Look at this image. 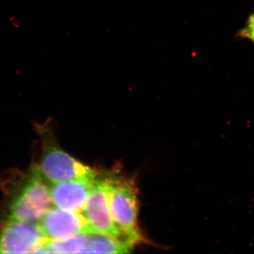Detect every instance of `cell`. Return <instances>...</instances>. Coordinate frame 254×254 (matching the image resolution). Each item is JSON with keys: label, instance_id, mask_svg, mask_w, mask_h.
Masks as SVG:
<instances>
[{"label": "cell", "instance_id": "6da1fadb", "mask_svg": "<svg viewBox=\"0 0 254 254\" xmlns=\"http://www.w3.org/2000/svg\"><path fill=\"white\" fill-rule=\"evenodd\" d=\"M109 184L110 211L114 221L124 237L133 245L142 241L138 227V200L136 185L131 180L110 175Z\"/></svg>", "mask_w": 254, "mask_h": 254}, {"label": "cell", "instance_id": "7a4b0ae2", "mask_svg": "<svg viewBox=\"0 0 254 254\" xmlns=\"http://www.w3.org/2000/svg\"><path fill=\"white\" fill-rule=\"evenodd\" d=\"M50 189L37 170L13 200L10 219L24 222L41 220L51 207Z\"/></svg>", "mask_w": 254, "mask_h": 254}, {"label": "cell", "instance_id": "3957f363", "mask_svg": "<svg viewBox=\"0 0 254 254\" xmlns=\"http://www.w3.org/2000/svg\"><path fill=\"white\" fill-rule=\"evenodd\" d=\"M36 170L43 178L53 184L76 179L98 177L95 170L50 143L45 145L41 164Z\"/></svg>", "mask_w": 254, "mask_h": 254}, {"label": "cell", "instance_id": "277c9868", "mask_svg": "<svg viewBox=\"0 0 254 254\" xmlns=\"http://www.w3.org/2000/svg\"><path fill=\"white\" fill-rule=\"evenodd\" d=\"M81 213L93 234L124 239L123 232L114 221L110 211L108 177L102 179L97 177Z\"/></svg>", "mask_w": 254, "mask_h": 254}, {"label": "cell", "instance_id": "5b68a950", "mask_svg": "<svg viewBox=\"0 0 254 254\" xmlns=\"http://www.w3.org/2000/svg\"><path fill=\"white\" fill-rule=\"evenodd\" d=\"M46 240L38 224L11 220L0 232V254L34 253Z\"/></svg>", "mask_w": 254, "mask_h": 254}, {"label": "cell", "instance_id": "8992f818", "mask_svg": "<svg viewBox=\"0 0 254 254\" xmlns=\"http://www.w3.org/2000/svg\"><path fill=\"white\" fill-rule=\"evenodd\" d=\"M47 240H59L80 235H93L86 219L80 212L50 209L39 224Z\"/></svg>", "mask_w": 254, "mask_h": 254}, {"label": "cell", "instance_id": "52a82bcc", "mask_svg": "<svg viewBox=\"0 0 254 254\" xmlns=\"http://www.w3.org/2000/svg\"><path fill=\"white\" fill-rule=\"evenodd\" d=\"M96 179H76L53 183L50 189L53 204L56 208L81 213Z\"/></svg>", "mask_w": 254, "mask_h": 254}, {"label": "cell", "instance_id": "ba28073f", "mask_svg": "<svg viewBox=\"0 0 254 254\" xmlns=\"http://www.w3.org/2000/svg\"><path fill=\"white\" fill-rule=\"evenodd\" d=\"M133 244L126 239L93 234L88 235L86 254L129 253Z\"/></svg>", "mask_w": 254, "mask_h": 254}, {"label": "cell", "instance_id": "9c48e42d", "mask_svg": "<svg viewBox=\"0 0 254 254\" xmlns=\"http://www.w3.org/2000/svg\"><path fill=\"white\" fill-rule=\"evenodd\" d=\"M88 235H76L59 240L46 239L34 253L86 254Z\"/></svg>", "mask_w": 254, "mask_h": 254}, {"label": "cell", "instance_id": "30bf717a", "mask_svg": "<svg viewBox=\"0 0 254 254\" xmlns=\"http://www.w3.org/2000/svg\"><path fill=\"white\" fill-rule=\"evenodd\" d=\"M238 37L242 39L250 40L254 44V12L249 16L245 26L239 32Z\"/></svg>", "mask_w": 254, "mask_h": 254}]
</instances>
